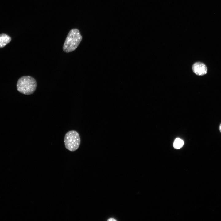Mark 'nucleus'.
Returning <instances> with one entry per match:
<instances>
[{
  "label": "nucleus",
  "mask_w": 221,
  "mask_h": 221,
  "mask_svg": "<svg viewBox=\"0 0 221 221\" xmlns=\"http://www.w3.org/2000/svg\"><path fill=\"white\" fill-rule=\"evenodd\" d=\"M37 85L36 81L34 78L30 76H24L18 79L17 88L21 93L30 95L35 92Z\"/></svg>",
  "instance_id": "nucleus-2"
},
{
  "label": "nucleus",
  "mask_w": 221,
  "mask_h": 221,
  "mask_svg": "<svg viewBox=\"0 0 221 221\" xmlns=\"http://www.w3.org/2000/svg\"><path fill=\"white\" fill-rule=\"evenodd\" d=\"M219 130L220 132H221V124H220L219 126Z\"/></svg>",
  "instance_id": "nucleus-8"
},
{
  "label": "nucleus",
  "mask_w": 221,
  "mask_h": 221,
  "mask_svg": "<svg viewBox=\"0 0 221 221\" xmlns=\"http://www.w3.org/2000/svg\"><path fill=\"white\" fill-rule=\"evenodd\" d=\"M108 221H116V219H114V218H110L108 220Z\"/></svg>",
  "instance_id": "nucleus-7"
},
{
  "label": "nucleus",
  "mask_w": 221,
  "mask_h": 221,
  "mask_svg": "<svg viewBox=\"0 0 221 221\" xmlns=\"http://www.w3.org/2000/svg\"><path fill=\"white\" fill-rule=\"evenodd\" d=\"M82 37L79 30L73 29L69 32L65 41L63 50L64 52L69 53L75 50L79 46Z\"/></svg>",
  "instance_id": "nucleus-1"
},
{
  "label": "nucleus",
  "mask_w": 221,
  "mask_h": 221,
  "mask_svg": "<svg viewBox=\"0 0 221 221\" xmlns=\"http://www.w3.org/2000/svg\"><path fill=\"white\" fill-rule=\"evenodd\" d=\"M11 41L10 37L5 34H0V48L4 47Z\"/></svg>",
  "instance_id": "nucleus-5"
},
{
  "label": "nucleus",
  "mask_w": 221,
  "mask_h": 221,
  "mask_svg": "<svg viewBox=\"0 0 221 221\" xmlns=\"http://www.w3.org/2000/svg\"><path fill=\"white\" fill-rule=\"evenodd\" d=\"M64 141L66 148L69 151L73 152L77 150L79 147L81 140L79 133L75 130H72L65 134Z\"/></svg>",
  "instance_id": "nucleus-3"
},
{
  "label": "nucleus",
  "mask_w": 221,
  "mask_h": 221,
  "mask_svg": "<svg viewBox=\"0 0 221 221\" xmlns=\"http://www.w3.org/2000/svg\"><path fill=\"white\" fill-rule=\"evenodd\" d=\"M192 69L193 72L198 76H203L206 74L207 71L206 65L200 62L195 63L192 65Z\"/></svg>",
  "instance_id": "nucleus-4"
},
{
  "label": "nucleus",
  "mask_w": 221,
  "mask_h": 221,
  "mask_svg": "<svg viewBox=\"0 0 221 221\" xmlns=\"http://www.w3.org/2000/svg\"><path fill=\"white\" fill-rule=\"evenodd\" d=\"M184 144V142L182 140L179 138H177L174 142L173 146L175 149H178L181 148Z\"/></svg>",
  "instance_id": "nucleus-6"
}]
</instances>
